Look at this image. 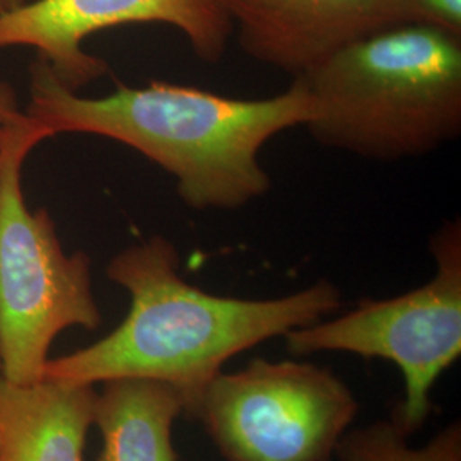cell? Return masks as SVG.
<instances>
[{"instance_id": "cell-4", "label": "cell", "mask_w": 461, "mask_h": 461, "mask_svg": "<svg viewBox=\"0 0 461 461\" xmlns=\"http://www.w3.org/2000/svg\"><path fill=\"white\" fill-rule=\"evenodd\" d=\"M50 137L28 115L0 137V378L13 384L43 379L64 330L103 321L87 253L67 255L49 212L24 200V161Z\"/></svg>"}, {"instance_id": "cell-12", "label": "cell", "mask_w": 461, "mask_h": 461, "mask_svg": "<svg viewBox=\"0 0 461 461\" xmlns=\"http://www.w3.org/2000/svg\"><path fill=\"white\" fill-rule=\"evenodd\" d=\"M409 21L461 38V0H407Z\"/></svg>"}, {"instance_id": "cell-9", "label": "cell", "mask_w": 461, "mask_h": 461, "mask_svg": "<svg viewBox=\"0 0 461 461\" xmlns=\"http://www.w3.org/2000/svg\"><path fill=\"white\" fill-rule=\"evenodd\" d=\"M95 384L0 378V461H86Z\"/></svg>"}, {"instance_id": "cell-11", "label": "cell", "mask_w": 461, "mask_h": 461, "mask_svg": "<svg viewBox=\"0 0 461 461\" xmlns=\"http://www.w3.org/2000/svg\"><path fill=\"white\" fill-rule=\"evenodd\" d=\"M392 419L347 430L335 449L337 461H461V424L451 422L426 445L413 447Z\"/></svg>"}, {"instance_id": "cell-8", "label": "cell", "mask_w": 461, "mask_h": 461, "mask_svg": "<svg viewBox=\"0 0 461 461\" xmlns=\"http://www.w3.org/2000/svg\"><path fill=\"white\" fill-rule=\"evenodd\" d=\"M240 47L299 77L367 34L411 23L407 0H219Z\"/></svg>"}, {"instance_id": "cell-1", "label": "cell", "mask_w": 461, "mask_h": 461, "mask_svg": "<svg viewBox=\"0 0 461 461\" xmlns=\"http://www.w3.org/2000/svg\"><path fill=\"white\" fill-rule=\"evenodd\" d=\"M106 276L131 294L125 320L98 342L49 359L43 379L74 384L116 378L163 381L182 395L186 419L234 356L308 327L342 306L339 287L325 279L270 299L202 291L183 279L180 253L163 236L116 253Z\"/></svg>"}, {"instance_id": "cell-6", "label": "cell", "mask_w": 461, "mask_h": 461, "mask_svg": "<svg viewBox=\"0 0 461 461\" xmlns=\"http://www.w3.org/2000/svg\"><path fill=\"white\" fill-rule=\"evenodd\" d=\"M357 412L352 390L329 367L257 357L221 371L190 420L226 461H331Z\"/></svg>"}, {"instance_id": "cell-10", "label": "cell", "mask_w": 461, "mask_h": 461, "mask_svg": "<svg viewBox=\"0 0 461 461\" xmlns=\"http://www.w3.org/2000/svg\"><path fill=\"white\" fill-rule=\"evenodd\" d=\"M101 384L93 413L103 439L98 461H178L173 424L185 405L171 384L146 378Z\"/></svg>"}, {"instance_id": "cell-14", "label": "cell", "mask_w": 461, "mask_h": 461, "mask_svg": "<svg viewBox=\"0 0 461 461\" xmlns=\"http://www.w3.org/2000/svg\"><path fill=\"white\" fill-rule=\"evenodd\" d=\"M26 0H0V14H5L9 11H14L19 5H23Z\"/></svg>"}, {"instance_id": "cell-3", "label": "cell", "mask_w": 461, "mask_h": 461, "mask_svg": "<svg viewBox=\"0 0 461 461\" xmlns=\"http://www.w3.org/2000/svg\"><path fill=\"white\" fill-rule=\"evenodd\" d=\"M321 146L373 161L419 158L461 132V38L405 23L367 34L299 76Z\"/></svg>"}, {"instance_id": "cell-7", "label": "cell", "mask_w": 461, "mask_h": 461, "mask_svg": "<svg viewBox=\"0 0 461 461\" xmlns=\"http://www.w3.org/2000/svg\"><path fill=\"white\" fill-rule=\"evenodd\" d=\"M125 24H166L185 34L205 64H219L234 26L219 0H33L0 14V49L30 47L72 91L96 81L108 64L83 49L93 34Z\"/></svg>"}, {"instance_id": "cell-13", "label": "cell", "mask_w": 461, "mask_h": 461, "mask_svg": "<svg viewBox=\"0 0 461 461\" xmlns=\"http://www.w3.org/2000/svg\"><path fill=\"white\" fill-rule=\"evenodd\" d=\"M24 115L26 113L19 110L14 87L7 83H0V137L17 122H21Z\"/></svg>"}, {"instance_id": "cell-5", "label": "cell", "mask_w": 461, "mask_h": 461, "mask_svg": "<svg viewBox=\"0 0 461 461\" xmlns=\"http://www.w3.org/2000/svg\"><path fill=\"white\" fill-rule=\"evenodd\" d=\"M434 277L386 299H364L354 310L284 335L294 356L348 352L395 364L405 396L392 420L409 438L424 428L434 403L432 386L461 356V226L446 222L430 241Z\"/></svg>"}, {"instance_id": "cell-2", "label": "cell", "mask_w": 461, "mask_h": 461, "mask_svg": "<svg viewBox=\"0 0 461 461\" xmlns=\"http://www.w3.org/2000/svg\"><path fill=\"white\" fill-rule=\"evenodd\" d=\"M26 115L57 133H91L135 149L176 180L195 211H236L270 190L265 144L313 115L301 79L277 96L236 99L194 86L152 81L120 86L103 98L79 96L34 59Z\"/></svg>"}]
</instances>
